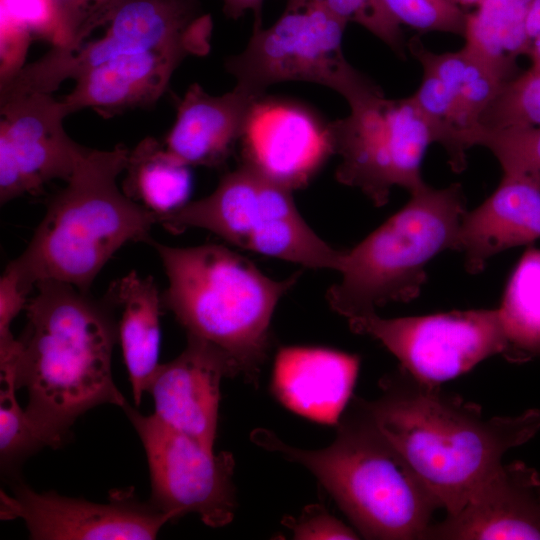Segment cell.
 I'll use <instances>...</instances> for the list:
<instances>
[{"mask_svg": "<svg viewBox=\"0 0 540 540\" xmlns=\"http://www.w3.org/2000/svg\"><path fill=\"white\" fill-rule=\"evenodd\" d=\"M25 306L16 388H26L25 408L45 446L59 447L76 419L91 408L128 402L112 376L118 341L116 303L55 280L35 284Z\"/></svg>", "mask_w": 540, "mask_h": 540, "instance_id": "1", "label": "cell"}, {"mask_svg": "<svg viewBox=\"0 0 540 540\" xmlns=\"http://www.w3.org/2000/svg\"><path fill=\"white\" fill-rule=\"evenodd\" d=\"M381 394L366 406L447 514L503 463L510 449L540 431V409L484 417L480 405L418 381L402 368L379 381Z\"/></svg>", "mask_w": 540, "mask_h": 540, "instance_id": "2", "label": "cell"}, {"mask_svg": "<svg viewBox=\"0 0 540 540\" xmlns=\"http://www.w3.org/2000/svg\"><path fill=\"white\" fill-rule=\"evenodd\" d=\"M336 426L335 440L319 450L290 446L261 428L251 439L305 466L363 538L424 539L440 504L378 428L365 400L353 398Z\"/></svg>", "mask_w": 540, "mask_h": 540, "instance_id": "3", "label": "cell"}, {"mask_svg": "<svg viewBox=\"0 0 540 540\" xmlns=\"http://www.w3.org/2000/svg\"><path fill=\"white\" fill-rule=\"evenodd\" d=\"M168 287L162 307L172 312L188 337L220 351L235 376L258 384L271 347V321L280 299L301 272L276 280L254 263L219 244L174 247L155 241Z\"/></svg>", "mask_w": 540, "mask_h": 540, "instance_id": "4", "label": "cell"}, {"mask_svg": "<svg viewBox=\"0 0 540 540\" xmlns=\"http://www.w3.org/2000/svg\"><path fill=\"white\" fill-rule=\"evenodd\" d=\"M130 150L88 149L66 186L50 201L26 249L10 264L33 289L55 280L89 292L126 243H148L157 216L118 187Z\"/></svg>", "mask_w": 540, "mask_h": 540, "instance_id": "5", "label": "cell"}, {"mask_svg": "<svg viewBox=\"0 0 540 540\" xmlns=\"http://www.w3.org/2000/svg\"><path fill=\"white\" fill-rule=\"evenodd\" d=\"M366 238L343 249L340 280L326 292L330 308L347 320L375 313L392 302H409L427 280L426 266L438 254L456 249L466 213L462 187L427 184Z\"/></svg>", "mask_w": 540, "mask_h": 540, "instance_id": "6", "label": "cell"}, {"mask_svg": "<svg viewBox=\"0 0 540 540\" xmlns=\"http://www.w3.org/2000/svg\"><path fill=\"white\" fill-rule=\"evenodd\" d=\"M211 34L212 20L200 0H114L69 41L24 65L0 85V92L52 94L64 81L105 62L159 48L204 55Z\"/></svg>", "mask_w": 540, "mask_h": 540, "instance_id": "7", "label": "cell"}, {"mask_svg": "<svg viewBox=\"0 0 540 540\" xmlns=\"http://www.w3.org/2000/svg\"><path fill=\"white\" fill-rule=\"evenodd\" d=\"M293 191L242 164L222 176L208 196L158 218L172 233L210 231L228 243L312 269L337 271L342 250L307 224Z\"/></svg>", "mask_w": 540, "mask_h": 540, "instance_id": "8", "label": "cell"}, {"mask_svg": "<svg viewBox=\"0 0 540 540\" xmlns=\"http://www.w3.org/2000/svg\"><path fill=\"white\" fill-rule=\"evenodd\" d=\"M350 113L329 123L339 183L360 189L375 206H384L391 189L410 193L426 185L421 165L435 141L429 122L412 97L388 99L376 89L348 103Z\"/></svg>", "mask_w": 540, "mask_h": 540, "instance_id": "9", "label": "cell"}, {"mask_svg": "<svg viewBox=\"0 0 540 540\" xmlns=\"http://www.w3.org/2000/svg\"><path fill=\"white\" fill-rule=\"evenodd\" d=\"M346 23L317 5L285 7L268 28L253 30L245 49L225 61L236 85L256 97L286 81L328 87L349 103L378 87L342 48Z\"/></svg>", "mask_w": 540, "mask_h": 540, "instance_id": "10", "label": "cell"}, {"mask_svg": "<svg viewBox=\"0 0 540 540\" xmlns=\"http://www.w3.org/2000/svg\"><path fill=\"white\" fill-rule=\"evenodd\" d=\"M347 321L354 333L380 342L400 368L432 385L456 378L506 348L497 308L400 318L375 312Z\"/></svg>", "mask_w": 540, "mask_h": 540, "instance_id": "11", "label": "cell"}, {"mask_svg": "<svg viewBox=\"0 0 540 540\" xmlns=\"http://www.w3.org/2000/svg\"><path fill=\"white\" fill-rule=\"evenodd\" d=\"M146 453L150 503L170 521L194 513L206 525L230 523L236 510L235 460L230 452L214 453L197 440L167 426L154 414L123 408Z\"/></svg>", "mask_w": 540, "mask_h": 540, "instance_id": "12", "label": "cell"}, {"mask_svg": "<svg viewBox=\"0 0 540 540\" xmlns=\"http://www.w3.org/2000/svg\"><path fill=\"white\" fill-rule=\"evenodd\" d=\"M69 114L66 103L48 93L0 97L1 205L72 176L89 148L65 131Z\"/></svg>", "mask_w": 540, "mask_h": 540, "instance_id": "13", "label": "cell"}, {"mask_svg": "<svg viewBox=\"0 0 540 540\" xmlns=\"http://www.w3.org/2000/svg\"><path fill=\"white\" fill-rule=\"evenodd\" d=\"M0 517L22 519L34 540H150L170 522L150 502H139L131 490H115L109 502L95 503L54 491L36 492L20 481L12 484V494L1 490Z\"/></svg>", "mask_w": 540, "mask_h": 540, "instance_id": "14", "label": "cell"}, {"mask_svg": "<svg viewBox=\"0 0 540 540\" xmlns=\"http://www.w3.org/2000/svg\"><path fill=\"white\" fill-rule=\"evenodd\" d=\"M240 142L242 164L291 191L305 187L334 154L329 123L301 105L263 96Z\"/></svg>", "mask_w": 540, "mask_h": 540, "instance_id": "15", "label": "cell"}, {"mask_svg": "<svg viewBox=\"0 0 540 540\" xmlns=\"http://www.w3.org/2000/svg\"><path fill=\"white\" fill-rule=\"evenodd\" d=\"M424 539H540V474L521 461L502 464Z\"/></svg>", "mask_w": 540, "mask_h": 540, "instance_id": "16", "label": "cell"}, {"mask_svg": "<svg viewBox=\"0 0 540 540\" xmlns=\"http://www.w3.org/2000/svg\"><path fill=\"white\" fill-rule=\"evenodd\" d=\"M234 376L220 351L187 336L185 349L175 359L160 364L150 384L153 414L167 426L213 448L221 380Z\"/></svg>", "mask_w": 540, "mask_h": 540, "instance_id": "17", "label": "cell"}, {"mask_svg": "<svg viewBox=\"0 0 540 540\" xmlns=\"http://www.w3.org/2000/svg\"><path fill=\"white\" fill-rule=\"evenodd\" d=\"M360 356L324 347L281 348L271 389L288 409L312 421L337 425L352 397Z\"/></svg>", "mask_w": 540, "mask_h": 540, "instance_id": "18", "label": "cell"}, {"mask_svg": "<svg viewBox=\"0 0 540 540\" xmlns=\"http://www.w3.org/2000/svg\"><path fill=\"white\" fill-rule=\"evenodd\" d=\"M540 239V182L503 174L495 191L463 215L456 249L466 270L481 272L492 256Z\"/></svg>", "mask_w": 540, "mask_h": 540, "instance_id": "19", "label": "cell"}, {"mask_svg": "<svg viewBox=\"0 0 540 540\" xmlns=\"http://www.w3.org/2000/svg\"><path fill=\"white\" fill-rule=\"evenodd\" d=\"M259 98L238 85L213 96L198 83L192 84L177 106L165 147L189 166H222L241 140Z\"/></svg>", "mask_w": 540, "mask_h": 540, "instance_id": "20", "label": "cell"}, {"mask_svg": "<svg viewBox=\"0 0 540 540\" xmlns=\"http://www.w3.org/2000/svg\"><path fill=\"white\" fill-rule=\"evenodd\" d=\"M192 54L183 48H159L110 60L79 76L62 100L71 113L91 108L103 116L154 105L174 71Z\"/></svg>", "mask_w": 540, "mask_h": 540, "instance_id": "21", "label": "cell"}, {"mask_svg": "<svg viewBox=\"0 0 540 540\" xmlns=\"http://www.w3.org/2000/svg\"><path fill=\"white\" fill-rule=\"evenodd\" d=\"M109 292L121 308L118 341L133 400L139 405L160 365L161 293L152 277L139 276L136 271L116 281Z\"/></svg>", "mask_w": 540, "mask_h": 540, "instance_id": "22", "label": "cell"}, {"mask_svg": "<svg viewBox=\"0 0 540 540\" xmlns=\"http://www.w3.org/2000/svg\"><path fill=\"white\" fill-rule=\"evenodd\" d=\"M530 2L483 0L475 11L466 13L463 48L503 84L521 72L517 60L528 53Z\"/></svg>", "mask_w": 540, "mask_h": 540, "instance_id": "23", "label": "cell"}, {"mask_svg": "<svg viewBox=\"0 0 540 540\" xmlns=\"http://www.w3.org/2000/svg\"><path fill=\"white\" fill-rule=\"evenodd\" d=\"M123 192L157 218L188 203L192 191L190 166L170 153L164 143L143 139L129 152Z\"/></svg>", "mask_w": 540, "mask_h": 540, "instance_id": "24", "label": "cell"}, {"mask_svg": "<svg viewBox=\"0 0 540 540\" xmlns=\"http://www.w3.org/2000/svg\"><path fill=\"white\" fill-rule=\"evenodd\" d=\"M510 362L540 357V250L528 247L512 271L497 308Z\"/></svg>", "mask_w": 540, "mask_h": 540, "instance_id": "25", "label": "cell"}, {"mask_svg": "<svg viewBox=\"0 0 540 540\" xmlns=\"http://www.w3.org/2000/svg\"><path fill=\"white\" fill-rule=\"evenodd\" d=\"M407 46L422 67L438 76L480 129L481 116L503 83L464 48L454 52L435 53L416 37L410 39Z\"/></svg>", "mask_w": 540, "mask_h": 540, "instance_id": "26", "label": "cell"}, {"mask_svg": "<svg viewBox=\"0 0 540 540\" xmlns=\"http://www.w3.org/2000/svg\"><path fill=\"white\" fill-rule=\"evenodd\" d=\"M1 81L23 66L32 36L48 38L55 45L60 38L61 19L56 0H0Z\"/></svg>", "mask_w": 540, "mask_h": 540, "instance_id": "27", "label": "cell"}, {"mask_svg": "<svg viewBox=\"0 0 540 540\" xmlns=\"http://www.w3.org/2000/svg\"><path fill=\"white\" fill-rule=\"evenodd\" d=\"M540 127V69L529 68L502 85L480 119L479 130Z\"/></svg>", "mask_w": 540, "mask_h": 540, "instance_id": "28", "label": "cell"}, {"mask_svg": "<svg viewBox=\"0 0 540 540\" xmlns=\"http://www.w3.org/2000/svg\"><path fill=\"white\" fill-rule=\"evenodd\" d=\"M0 383V461L2 471L12 473L45 445L17 402L16 374L1 373Z\"/></svg>", "mask_w": 540, "mask_h": 540, "instance_id": "29", "label": "cell"}, {"mask_svg": "<svg viewBox=\"0 0 540 540\" xmlns=\"http://www.w3.org/2000/svg\"><path fill=\"white\" fill-rule=\"evenodd\" d=\"M473 145L489 149L503 174L540 182V127L479 130Z\"/></svg>", "mask_w": 540, "mask_h": 540, "instance_id": "30", "label": "cell"}, {"mask_svg": "<svg viewBox=\"0 0 540 540\" xmlns=\"http://www.w3.org/2000/svg\"><path fill=\"white\" fill-rule=\"evenodd\" d=\"M285 7L317 5L346 23L361 25L404 57L405 43L400 25L386 10L382 0H284Z\"/></svg>", "mask_w": 540, "mask_h": 540, "instance_id": "31", "label": "cell"}, {"mask_svg": "<svg viewBox=\"0 0 540 540\" xmlns=\"http://www.w3.org/2000/svg\"><path fill=\"white\" fill-rule=\"evenodd\" d=\"M401 26L419 32H445L463 36L466 13L450 0H382Z\"/></svg>", "mask_w": 540, "mask_h": 540, "instance_id": "32", "label": "cell"}, {"mask_svg": "<svg viewBox=\"0 0 540 540\" xmlns=\"http://www.w3.org/2000/svg\"><path fill=\"white\" fill-rule=\"evenodd\" d=\"M32 289L9 263L0 278V359L13 355L19 348V340L10 328L18 313L25 309Z\"/></svg>", "mask_w": 540, "mask_h": 540, "instance_id": "33", "label": "cell"}, {"mask_svg": "<svg viewBox=\"0 0 540 540\" xmlns=\"http://www.w3.org/2000/svg\"><path fill=\"white\" fill-rule=\"evenodd\" d=\"M294 539H358L359 534L319 505L307 506L299 517L283 520Z\"/></svg>", "mask_w": 540, "mask_h": 540, "instance_id": "34", "label": "cell"}, {"mask_svg": "<svg viewBox=\"0 0 540 540\" xmlns=\"http://www.w3.org/2000/svg\"><path fill=\"white\" fill-rule=\"evenodd\" d=\"M61 19L60 38L56 45L69 41L100 15L114 0H56Z\"/></svg>", "mask_w": 540, "mask_h": 540, "instance_id": "35", "label": "cell"}, {"mask_svg": "<svg viewBox=\"0 0 540 540\" xmlns=\"http://www.w3.org/2000/svg\"><path fill=\"white\" fill-rule=\"evenodd\" d=\"M526 28L529 41L527 56L531 61L530 68L540 69V0H531Z\"/></svg>", "mask_w": 540, "mask_h": 540, "instance_id": "36", "label": "cell"}, {"mask_svg": "<svg viewBox=\"0 0 540 540\" xmlns=\"http://www.w3.org/2000/svg\"><path fill=\"white\" fill-rule=\"evenodd\" d=\"M223 12L231 19H239L247 12L254 17L253 30L263 27V3L264 0H222Z\"/></svg>", "mask_w": 540, "mask_h": 540, "instance_id": "37", "label": "cell"}, {"mask_svg": "<svg viewBox=\"0 0 540 540\" xmlns=\"http://www.w3.org/2000/svg\"><path fill=\"white\" fill-rule=\"evenodd\" d=\"M459 8H471L478 6L483 0H450Z\"/></svg>", "mask_w": 540, "mask_h": 540, "instance_id": "38", "label": "cell"}]
</instances>
